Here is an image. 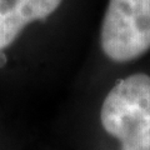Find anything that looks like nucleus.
I'll list each match as a JSON object with an SVG mask.
<instances>
[{
	"label": "nucleus",
	"instance_id": "nucleus-3",
	"mask_svg": "<svg viewBox=\"0 0 150 150\" xmlns=\"http://www.w3.org/2000/svg\"><path fill=\"white\" fill-rule=\"evenodd\" d=\"M63 0H0V51L11 46L24 29L56 11Z\"/></svg>",
	"mask_w": 150,
	"mask_h": 150
},
{
	"label": "nucleus",
	"instance_id": "nucleus-1",
	"mask_svg": "<svg viewBox=\"0 0 150 150\" xmlns=\"http://www.w3.org/2000/svg\"><path fill=\"white\" fill-rule=\"evenodd\" d=\"M100 124L120 150H150L149 75H129L110 89L101 103Z\"/></svg>",
	"mask_w": 150,
	"mask_h": 150
},
{
	"label": "nucleus",
	"instance_id": "nucleus-2",
	"mask_svg": "<svg viewBox=\"0 0 150 150\" xmlns=\"http://www.w3.org/2000/svg\"><path fill=\"white\" fill-rule=\"evenodd\" d=\"M100 46L115 63L131 62L150 50V0H109Z\"/></svg>",
	"mask_w": 150,
	"mask_h": 150
}]
</instances>
